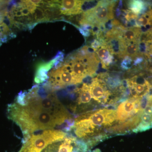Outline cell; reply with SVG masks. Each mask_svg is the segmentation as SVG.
<instances>
[{
	"label": "cell",
	"mask_w": 152,
	"mask_h": 152,
	"mask_svg": "<svg viewBox=\"0 0 152 152\" xmlns=\"http://www.w3.org/2000/svg\"><path fill=\"white\" fill-rule=\"evenodd\" d=\"M52 91L77 85L75 80L68 66L65 64L55 67L48 74V79L44 84Z\"/></svg>",
	"instance_id": "52a82bcc"
},
{
	"label": "cell",
	"mask_w": 152,
	"mask_h": 152,
	"mask_svg": "<svg viewBox=\"0 0 152 152\" xmlns=\"http://www.w3.org/2000/svg\"><path fill=\"white\" fill-rule=\"evenodd\" d=\"M36 7L33 1H22L13 5L7 16L11 26L18 28L34 27L33 12Z\"/></svg>",
	"instance_id": "8992f818"
},
{
	"label": "cell",
	"mask_w": 152,
	"mask_h": 152,
	"mask_svg": "<svg viewBox=\"0 0 152 152\" xmlns=\"http://www.w3.org/2000/svg\"><path fill=\"white\" fill-rule=\"evenodd\" d=\"M63 58V54L62 53H59L57 56L48 62L40 63L37 66V69L34 81L38 84L43 83L47 81L48 79V74L49 71L53 67L56 66L61 62Z\"/></svg>",
	"instance_id": "8fae6325"
},
{
	"label": "cell",
	"mask_w": 152,
	"mask_h": 152,
	"mask_svg": "<svg viewBox=\"0 0 152 152\" xmlns=\"http://www.w3.org/2000/svg\"><path fill=\"white\" fill-rule=\"evenodd\" d=\"M151 24L152 25V21H151Z\"/></svg>",
	"instance_id": "44dd1931"
},
{
	"label": "cell",
	"mask_w": 152,
	"mask_h": 152,
	"mask_svg": "<svg viewBox=\"0 0 152 152\" xmlns=\"http://www.w3.org/2000/svg\"><path fill=\"white\" fill-rule=\"evenodd\" d=\"M13 33L11 31L8 26L5 23L0 24V43L5 42L9 39L13 37Z\"/></svg>",
	"instance_id": "9a60e30c"
},
{
	"label": "cell",
	"mask_w": 152,
	"mask_h": 152,
	"mask_svg": "<svg viewBox=\"0 0 152 152\" xmlns=\"http://www.w3.org/2000/svg\"><path fill=\"white\" fill-rule=\"evenodd\" d=\"M86 1L80 0L58 1V7L60 15L71 16L81 13L82 7Z\"/></svg>",
	"instance_id": "4fadbf2b"
},
{
	"label": "cell",
	"mask_w": 152,
	"mask_h": 152,
	"mask_svg": "<svg viewBox=\"0 0 152 152\" xmlns=\"http://www.w3.org/2000/svg\"><path fill=\"white\" fill-rule=\"evenodd\" d=\"M129 8L134 14H138L143 8V3L141 1H131L129 3Z\"/></svg>",
	"instance_id": "e0dca14e"
},
{
	"label": "cell",
	"mask_w": 152,
	"mask_h": 152,
	"mask_svg": "<svg viewBox=\"0 0 152 152\" xmlns=\"http://www.w3.org/2000/svg\"><path fill=\"white\" fill-rule=\"evenodd\" d=\"M147 50L149 54L152 56V39L149 40L146 42Z\"/></svg>",
	"instance_id": "d6986e66"
},
{
	"label": "cell",
	"mask_w": 152,
	"mask_h": 152,
	"mask_svg": "<svg viewBox=\"0 0 152 152\" xmlns=\"http://www.w3.org/2000/svg\"><path fill=\"white\" fill-rule=\"evenodd\" d=\"M116 125V110L104 108L80 114L74 121L72 129L76 137L84 142L90 149L94 146L95 136L99 141L102 140L98 134L105 138L101 134L102 131L108 129L113 132Z\"/></svg>",
	"instance_id": "7a4b0ae2"
},
{
	"label": "cell",
	"mask_w": 152,
	"mask_h": 152,
	"mask_svg": "<svg viewBox=\"0 0 152 152\" xmlns=\"http://www.w3.org/2000/svg\"><path fill=\"white\" fill-rule=\"evenodd\" d=\"M77 98L71 108L75 113H83L88 112V109L92 106V98L90 93L88 84H83L81 88L76 90Z\"/></svg>",
	"instance_id": "30bf717a"
},
{
	"label": "cell",
	"mask_w": 152,
	"mask_h": 152,
	"mask_svg": "<svg viewBox=\"0 0 152 152\" xmlns=\"http://www.w3.org/2000/svg\"><path fill=\"white\" fill-rule=\"evenodd\" d=\"M10 118L20 129L23 138L39 131L72 129V116L58 99L54 91L45 85H37L21 92L9 107Z\"/></svg>",
	"instance_id": "6da1fadb"
},
{
	"label": "cell",
	"mask_w": 152,
	"mask_h": 152,
	"mask_svg": "<svg viewBox=\"0 0 152 152\" xmlns=\"http://www.w3.org/2000/svg\"><path fill=\"white\" fill-rule=\"evenodd\" d=\"M115 1H101L92 8L84 12L80 23L82 26H101L114 18Z\"/></svg>",
	"instance_id": "5b68a950"
},
{
	"label": "cell",
	"mask_w": 152,
	"mask_h": 152,
	"mask_svg": "<svg viewBox=\"0 0 152 152\" xmlns=\"http://www.w3.org/2000/svg\"><path fill=\"white\" fill-rule=\"evenodd\" d=\"M69 134L49 144L41 152H88L89 148L84 142Z\"/></svg>",
	"instance_id": "ba28073f"
},
{
	"label": "cell",
	"mask_w": 152,
	"mask_h": 152,
	"mask_svg": "<svg viewBox=\"0 0 152 152\" xmlns=\"http://www.w3.org/2000/svg\"><path fill=\"white\" fill-rule=\"evenodd\" d=\"M9 3V1H0V24L3 23L6 17L8 15L7 5Z\"/></svg>",
	"instance_id": "ac0fdd59"
},
{
	"label": "cell",
	"mask_w": 152,
	"mask_h": 152,
	"mask_svg": "<svg viewBox=\"0 0 152 152\" xmlns=\"http://www.w3.org/2000/svg\"><path fill=\"white\" fill-rule=\"evenodd\" d=\"M152 20V10L137 18L136 23L138 26H145L150 24Z\"/></svg>",
	"instance_id": "2e32d148"
},
{
	"label": "cell",
	"mask_w": 152,
	"mask_h": 152,
	"mask_svg": "<svg viewBox=\"0 0 152 152\" xmlns=\"http://www.w3.org/2000/svg\"><path fill=\"white\" fill-rule=\"evenodd\" d=\"M60 129H50L33 134L23 139V146L18 152H41L53 142L64 139L68 134Z\"/></svg>",
	"instance_id": "277c9868"
},
{
	"label": "cell",
	"mask_w": 152,
	"mask_h": 152,
	"mask_svg": "<svg viewBox=\"0 0 152 152\" xmlns=\"http://www.w3.org/2000/svg\"><path fill=\"white\" fill-rule=\"evenodd\" d=\"M96 49V54L100 61L101 60L102 66L105 68L112 63L113 50L110 46H109L106 43H103L102 45L98 47Z\"/></svg>",
	"instance_id": "5bb4252c"
},
{
	"label": "cell",
	"mask_w": 152,
	"mask_h": 152,
	"mask_svg": "<svg viewBox=\"0 0 152 152\" xmlns=\"http://www.w3.org/2000/svg\"><path fill=\"white\" fill-rule=\"evenodd\" d=\"M93 152H102L100 151V150L99 149H96L94 151H93Z\"/></svg>",
	"instance_id": "ffe728a7"
},
{
	"label": "cell",
	"mask_w": 152,
	"mask_h": 152,
	"mask_svg": "<svg viewBox=\"0 0 152 152\" xmlns=\"http://www.w3.org/2000/svg\"><path fill=\"white\" fill-rule=\"evenodd\" d=\"M127 83L132 94V97L143 98L150 95L149 94L151 86L145 79L134 77L128 80Z\"/></svg>",
	"instance_id": "7c38bea8"
},
{
	"label": "cell",
	"mask_w": 152,
	"mask_h": 152,
	"mask_svg": "<svg viewBox=\"0 0 152 152\" xmlns=\"http://www.w3.org/2000/svg\"><path fill=\"white\" fill-rule=\"evenodd\" d=\"M100 61L96 53L90 51L88 47L85 46L70 56L64 63L68 66L78 84L88 76L94 75Z\"/></svg>",
	"instance_id": "3957f363"
},
{
	"label": "cell",
	"mask_w": 152,
	"mask_h": 152,
	"mask_svg": "<svg viewBox=\"0 0 152 152\" xmlns=\"http://www.w3.org/2000/svg\"><path fill=\"white\" fill-rule=\"evenodd\" d=\"M89 86L90 93L94 101L102 104H113L110 99L111 93L107 88L104 81L95 78L92 79Z\"/></svg>",
	"instance_id": "9c48e42d"
}]
</instances>
